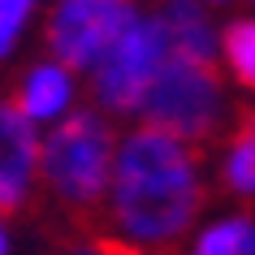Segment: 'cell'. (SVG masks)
<instances>
[{
	"label": "cell",
	"mask_w": 255,
	"mask_h": 255,
	"mask_svg": "<svg viewBox=\"0 0 255 255\" xmlns=\"http://www.w3.org/2000/svg\"><path fill=\"white\" fill-rule=\"evenodd\" d=\"M113 225L126 234L130 247H169L199 216L203 186L195 177V156L164 130H134L113 156L108 177Z\"/></svg>",
	"instance_id": "1"
},
{
	"label": "cell",
	"mask_w": 255,
	"mask_h": 255,
	"mask_svg": "<svg viewBox=\"0 0 255 255\" xmlns=\"http://www.w3.org/2000/svg\"><path fill=\"white\" fill-rule=\"evenodd\" d=\"M134 113H143V126L151 130H164L177 143L203 147L216 134L221 113H225V87H221L216 56L169 52Z\"/></svg>",
	"instance_id": "2"
},
{
	"label": "cell",
	"mask_w": 255,
	"mask_h": 255,
	"mask_svg": "<svg viewBox=\"0 0 255 255\" xmlns=\"http://www.w3.org/2000/svg\"><path fill=\"white\" fill-rule=\"evenodd\" d=\"M113 156H117V134L100 113L91 108H78L69 117L61 113L48 138H39V177L65 208L91 212L108 190Z\"/></svg>",
	"instance_id": "3"
},
{
	"label": "cell",
	"mask_w": 255,
	"mask_h": 255,
	"mask_svg": "<svg viewBox=\"0 0 255 255\" xmlns=\"http://www.w3.org/2000/svg\"><path fill=\"white\" fill-rule=\"evenodd\" d=\"M173 52L169 30H164L160 13L156 17H134L108 43V52L95 61V78H91V95L95 104H104L108 113H134L147 82L156 78V69L164 65V56Z\"/></svg>",
	"instance_id": "4"
},
{
	"label": "cell",
	"mask_w": 255,
	"mask_h": 255,
	"mask_svg": "<svg viewBox=\"0 0 255 255\" xmlns=\"http://www.w3.org/2000/svg\"><path fill=\"white\" fill-rule=\"evenodd\" d=\"M138 17L134 0H61L48 17V48L65 69H91L108 43Z\"/></svg>",
	"instance_id": "5"
},
{
	"label": "cell",
	"mask_w": 255,
	"mask_h": 255,
	"mask_svg": "<svg viewBox=\"0 0 255 255\" xmlns=\"http://www.w3.org/2000/svg\"><path fill=\"white\" fill-rule=\"evenodd\" d=\"M39 177V134L17 104H0V216L17 212Z\"/></svg>",
	"instance_id": "6"
},
{
	"label": "cell",
	"mask_w": 255,
	"mask_h": 255,
	"mask_svg": "<svg viewBox=\"0 0 255 255\" xmlns=\"http://www.w3.org/2000/svg\"><path fill=\"white\" fill-rule=\"evenodd\" d=\"M13 104L22 108L35 126H39V121H56L61 113H69V104H74V69H65L61 61H43V65L26 69V78L17 87Z\"/></svg>",
	"instance_id": "7"
},
{
	"label": "cell",
	"mask_w": 255,
	"mask_h": 255,
	"mask_svg": "<svg viewBox=\"0 0 255 255\" xmlns=\"http://www.w3.org/2000/svg\"><path fill=\"white\" fill-rule=\"evenodd\" d=\"M160 22L169 30V43L173 52L186 56H212V30H208V17L195 0H164Z\"/></svg>",
	"instance_id": "8"
},
{
	"label": "cell",
	"mask_w": 255,
	"mask_h": 255,
	"mask_svg": "<svg viewBox=\"0 0 255 255\" xmlns=\"http://www.w3.org/2000/svg\"><path fill=\"white\" fill-rule=\"evenodd\" d=\"M225 182H229V190H242V195L255 190V108L242 113L238 134H234V143H229Z\"/></svg>",
	"instance_id": "9"
},
{
	"label": "cell",
	"mask_w": 255,
	"mask_h": 255,
	"mask_svg": "<svg viewBox=\"0 0 255 255\" xmlns=\"http://www.w3.org/2000/svg\"><path fill=\"white\" fill-rule=\"evenodd\" d=\"M195 255H255V221H221L199 238Z\"/></svg>",
	"instance_id": "10"
},
{
	"label": "cell",
	"mask_w": 255,
	"mask_h": 255,
	"mask_svg": "<svg viewBox=\"0 0 255 255\" xmlns=\"http://www.w3.org/2000/svg\"><path fill=\"white\" fill-rule=\"evenodd\" d=\"M221 43H225V56H229L234 78L255 91V22H234Z\"/></svg>",
	"instance_id": "11"
},
{
	"label": "cell",
	"mask_w": 255,
	"mask_h": 255,
	"mask_svg": "<svg viewBox=\"0 0 255 255\" xmlns=\"http://www.w3.org/2000/svg\"><path fill=\"white\" fill-rule=\"evenodd\" d=\"M35 4H39V0H0V61L17 48L30 13H35Z\"/></svg>",
	"instance_id": "12"
},
{
	"label": "cell",
	"mask_w": 255,
	"mask_h": 255,
	"mask_svg": "<svg viewBox=\"0 0 255 255\" xmlns=\"http://www.w3.org/2000/svg\"><path fill=\"white\" fill-rule=\"evenodd\" d=\"M0 255H9V229H4V221H0Z\"/></svg>",
	"instance_id": "13"
},
{
	"label": "cell",
	"mask_w": 255,
	"mask_h": 255,
	"mask_svg": "<svg viewBox=\"0 0 255 255\" xmlns=\"http://www.w3.org/2000/svg\"><path fill=\"white\" fill-rule=\"evenodd\" d=\"M78 255H104V251H95V247H82V251Z\"/></svg>",
	"instance_id": "14"
}]
</instances>
